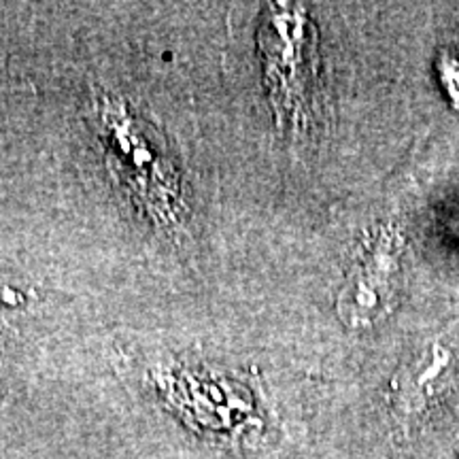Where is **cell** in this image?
I'll return each instance as SVG.
<instances>
[{
  "label": "cell",
  "mask_w": 459,
  "mask_h": 459,
  "mask_svg": "<svg viewBox=\"0 0 459 459\" xmlns=\"http://www.w3.org/2000/svg\"><path fill=\"white\" fill-rule=\"evenodd\" d=\"M271 26L283 41L279 51L266 45L274 54L283 56V60H271L277 113L296 115L307 105V91L315 74V32L300 11L281 13Z\"/></svg>",
  "instance_id": "cell-3"
},
{
  "label": "cell",
  "mask_w": 459,
  "mask_h": 459,
  "mask_svg": "<svg viewBox=\"0 0 459 459\" xmlns=\"http://www.w3.org/2000/svg\"><path fill=\"white\" fill-rule=\"evenodd\" d=\"M400 238L395 230L378 232L338 294V317L349 328H370L392 313L400 279Z\"/></svg>",
  "instance_id": "cell-2"
},
{
  "label": "cell",
  "mask_w": 459,
  "mask_h": 459,
  "mask_svg": "<svg viewBox=\"0 0 459 459\" xmlns=\"http://www.w3.org/2000/svg\"><path fill=\"white\" fill-rule=\"evenodd\" d=\"M459 370V344L451 336H434L395 370L389 383V409L409 429L449 392Z\"/></svg>",
  "instance_id": "cell-1"
}]
</instances>
